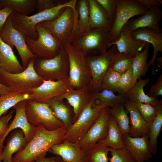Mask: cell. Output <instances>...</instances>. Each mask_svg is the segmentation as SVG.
<instances>
[{"label": "cell", "instance_id": "e0dca14e", "mask_svg": "<svg viewBox=\"0 0 162 162\" xmlns=\"http://www.w3.org/2000/svg\"><path fill=\"white\" fill-rule=\"evenodd\" d=\"M93 98L92 94L86 86L77 89L71 87L63 94L54 99H66L73 107L74 115L72 124L75 122L82 110Z\"/></svg>", "mask_w": 162, "mask_h": 162}, {"label": "cell", "instance_id": "d590c367", "mask_svg": "<svg viewBox=\"0 0 162 162\" xmlns=\"http://www.w3.org/2000/svg\"><path fill=\"white\" fill-rule=\"evenodd\" d=\"M110 112L115 118L122 135L129 134L130 127L128 112L124 109V104H118L110 108Z\"/></svg>", "mask_w": 162, "mask_h": 162}, {"label": "cell", "instance_id": "44dd1931", "mask_svg": "<svg viewBox=\"0 0 162 162\" xmlns=\"http://www.w3.org/2000/svg\"><path fill=\"white\" fill-rule=\"evenodd\" d=\"M146 43L141 40L134 39L125 24L121 30L119 38L112 43V46L116 45L119 52L129 58H134L144 47Z\"/></svg>", "mask_w": 162, "mask_h": 162}, {"label": "cell", "instance_id": "7bdbcfd3", "mask_svg": "<svg viewBox=\"0 0 162 162\" xmlns=\"http://www.w3.org/2000/svg\"><path fill=\"white\" fill-rule=\"evenodd\" d=\"M107 13L109 18L113 21L115 19L118 0H96Z\"/></svg>", "mask_w": 162, "mask_h": 162}, {"label": "cell", "instance_id": "ee69618b", "mask_svg": "<svg viewBox=\"0 0 162 162\" xmlns=\"http://www.w3.org/2000/svg\"><path fill=\"white\" fill-rule=\"evenodd\" d=\"M63 4V3H62ZM62 4L52 0H36V8L38 12L52 9Z\"/></svg>", "mask_w": 162, "mask_h": 162}, {"label": "cell", "instance_id": "681fc988", "mask_svg": "<svg viewBox=\"0 0 162 162\" xmlns=\"http://www.w3.org/2000/svg\"><path fill=\"white\" fill-rule=\"evenodd\" d=\"M34 162H63L61 158L59 156L55 155V156L50 157H46L39 158L35 160Z\"/></svg>", "mask_w": 162, "mask_h": 162}, {"label": "cell", "instance_id": "f5cc1de1", "mask_svg": "<svg viewBox=\"0 0 162 162\" xmlns=\"http://www.w3.org/2000/svg\"><path fill=\"white\" fill-rule=\"evenodd\" d=\"M2 9V7L0 4V10Z\"/></svg>", "mask_w": 162, "mask_h": 162}, {"label": "cell", "instance_id": "3957f363", "mask_svg": "<svg viewBox=\"0 0 162 162\" xmlns=\"http://www.w3.org/2000/svg\"><path fill=\"white\" fill-rule=\"evenodd\" d=\"M33 67L37 74L43 80L56 81L68 77L69 60L63 45L59 53L53 58L44 59L36 57Z\"/></svg>", "mask_w": 162, "mask_h": 162}, {"label": "cell", "instance_id": "7dc6e473", "mask_svg": "<svg viewBox=\"0 0 162 162\" xmlns=\"http://www.w3.org/2000/svg\"><path fill=\"white\" fill-rule=\"evenodd\" d=\"M14 11L8 7H5L0 10V31L8 16Z\"/></svg>", "mask_w": 162, "mask_h": 162}, {"label": "cell", "instance_id": "83f0119b", "mask_svg": "<svg viewBox=\"0 0 162 162\" xmlns=\"http://www.w3.org/2000/svg\"><path fill=\"white\" fill-rule=\"evenodd\" d=\"M137 80L134 86L126 93L128 100L134 104L141 103L157 106L159 101L157 97L149 96L145 94L143 90L144 86L149 83V79H142L140 76Z\"/></svg>", "mask_w": 162, "mask_h": 162}, {"label": "cell", "instance_id": "4fadbf2b", "mask_svg": "<svg viewBox=\"0 0 162 162\" xmlns=\"http://www.w3.org/2000/svg\"><path fill=\"white\" fill-rule=\"evenodd\" d=\"M76 10L67 7L59 16L55 20L44 21L38 24L47 28L59 43L63 45L68 42L72 32Z\"/></svg>", "mask_w": 162, "mask_h": 162}, {"label": "cell", "instance_id": "e575fe53", "mask_svg": "<svg viewBox=\"0 0 162 162\" xmlns=\"http://www.w3.org/2000/svg\"><path fill=\"white\" fill-rule=\"evenodd\" d=\"M2 8L8 7L24 15L29 14L36 8V0H0Z\"/></svg>", "mask_w": 162, "mask_h": 162}, {"label": "cell", "instance_id": "f546056e", "mask_svg": "<svg viewBox=\"0 0 162 162\" xmlns=\"http://www.w3.org/2000/svg\"><path fill=\"white\" fill-rule=\"evenodd\" d=\"M157 112L154 119L149 125V132L148 134V142L152 154H156L157 150V139L162 127V100H159L156 106Z\"/></svg>", "mask_w": 162, "mask_h": 162}, {"label": "cell", "instance_id": "74e56055", "mask_svg": "<svg viewBox=\"0 0 162 162\" xmlns=\"http://www.w3.org/2000/svg\"><path fill=\"white\" fill-rule=\"evenodd\" d=\"M121 75L110 68L104 76L102 84V90L106 89L112 92L118 91Z\"/></svg>", "mask_w": 162, "mask_h": 162}, {"label": "cell", "instance_id": "9c48e42d", "mask_svg": "<svg viewBox=\"0 0 162 162\" xmlns=\"http://www.w3.org/2000/svg\"><path fill=\"white\" fill-rule=\"evenodd\" d=\"M109 32L104 29H89L70 44L86 56L99 55L106 52L112 46L108 37Z\"/></svg>", "mask_w": 162, "mask_h": 162}, {"label": "cell", "instance_id": "f907efd6", "mask_svg": "<svg viewBox=\"0 0 162 162\" xmlns=\"http://www.w3.org/2000/svg\"><path fill=\"white\" fill-rule=\"evenodd\" d=\"M12 91L10 88L2 84L0 82V93L2 95Z\"/></svg>", "mask_w": 162, "mask_h": 162}, {"label": "cell", "instance_id": "cb8c5ba5", "mask_svg": "<svg viewBox=\"0 0 162 162\" xmlns=\"http://www.w3.org/2000/svg\"><path fill=\"white\" fill-rule=\"evenodd\" d=\"M27 143L21 129L14 130L8 138L6 144L0 153L1 162H10L12 160L13 154L24 149Z\"/></svg>", "mask_w": 162, "mask_h": 162}, {"label": "cell", "instance_id": "60d3db41", "mask_svg": "<svg viewBox=\"0 0 162 162\" xmlns=\"http://www.w3.org/2000/svg\"><path fill=\"white\" fill-rule=\"evenodd\" d=\"M134 104L144 119L149 125L151 124L154 119L157 113L156 106L149 104L141 103Z\"/></svg>", "mask_w": 162, "mask_h": 162}, {"label": "cell", "instance_id": "7c38bea8", "mask_svg": "<svg viewBox=\"0 0 162 162\" xmlns=\"http://www.w3.org/2000/svg\"><path fill=\"white\" fill-rule=\"evenodd\" d=\"M117 5L115 19L108 34L112 43L119 39L122 27L130 19L136 15H143L148 10L138 0H118Z\"/></svg>", "mask_w": 162, "mask_h": 162}, {"label": "cell", "instance_id": "ab89813d", "mask_svg": "<svg viewBox=\"0 0 162 162\" xmlns=\"http://www.w3.org/2000/svg\"><path fill=\"white\" fill-rule=\"evenodd\" d=\"M110 152L111 157L109 158L110 162H136L124 146L117 149L110 148Z\"/></svg>", "mask_w": 162, "mask_h": 162}, {"label": "cell", "instance_id": "484cf974", "mask_svg": "<svg viewBox=\"0 0 162 162\" xmlns=\"http://www.w3.org/2000/svg\"><path fill=\"white\" fill-rule=\"evenodd\" d=\"M124 106L130 115V136L136 137L148 134L149 124L142 117L134 104L127 100L124 103Z\"/></svg>", "mask_w": 162, "mask_h": 162}, {"label": "cell", "instance_id": "5b68a950", "mask_svg": "<svg viewBox=\"0 0 162 162\" xmlns=\"http://www.w3.org/2000/svg\"><path fill=\"white\" fill-rule=\"evenodd\" d=\"M63 45L68 56V78L70 86L77 89L88 86L91 80V75L86 61V54L68 42Z\"/></svg>", "mask_w": 162, "mask_h": 162}, {"label": "cell", "instance_id": "277c9868", "mask_svg": "<svg viewBox=\"0 0 162 162\" xmlns=\"http://www.w3.org/2000/svg\"><path fill=\"white\" fill-rule=\"evenodd\" d=\"M34 59L29 61L27 67L22 72L10 73L0 68V82L12 91L24 94H32L31 90L39 86L43 79L36 73L33 67Z\"/></svg>", "mask_w": 162, "mask_h": 162}, {"label": "cell", "instance_id": "c3c4849f", "mask_svg": "<svg viewBox=\"0 0 162 162\" xmlns=\"http://www.w3.org/2000/svg\"><path fill=\"white\" fill-rule=\"evenodd\" d=\"M146 9L159 8L162 5L158 0H138Z\"/></svg>", "mask_w": 162, "mask_h": 162}, {"label": "cell", "instance_id": "b9f144b4", "mask_svg": "<svg viewBox=\"0 0 162 162\" xmlns=\"http://www.w3.org/2000/svg\"><path fill=\"white\" fill-rule=\"evenodd\" d=\"M136 83L131 67L121 75L118 83V91L121 90L123 93H126Z\"/></svg>", "mask_w": 162, "mask_h": 162}, {"label": "cell", "instance_id": "f6af8a7d", "mask_svg": "<svg viewBox=\"0 0 162 162\" xmlns=\"http://www.w3.org/2000/svg\"><path fill=\"white\" fill-rule=\"evenodd\" d=\"M162 95V74L151 86L149 91V96L157 97Z\"/></svg>", "mask_w": 162, "mask_h": 162}, {"label": "cell", "instance_id": "9a60e30c", "mask_svg": "<svg viewBox=\"0 0 162 162\" xmlns=\"http://www.w3.org/2000/svg\"><path fill=\"white\" fill-rule=\"evenodd\" d=\"M110 109L108 106L104 108L99 116L79 142L81 149L86 152L107 136L108 120L110 114Z\"/></svg>", "mask_w": 162, "mask_h": 162}, {"label": "cell", "instance_id": "ffe728a7", "mask_svg": "<svg viewBox=\"0 0 162 162\" xmlns=\"http://www.w3.org/2000/svg\"><path fill=\"white\" fill-rule=\"evenodd\" d=\"M48 152L59 156L63 162H88L86 152L78 143L63 141L52 146Z\"/></svg>", "mask_w": 162, "mask_h": 162}, {"label": "cell", "instance_id": "603a6c76", "mask_svg": "<svg viewBox=\"0 0 162 162\" xmlns=\"http://www.w3.org/2000/svg\"><path fill=\"white\" fill-rule=\"evenodd\" d=\"M132 38L135 40H141L151 44L153 46L154 52L149 63V67L152 64L153 74L155 70L154 61L158 52L162 53V32H155L151 28L146 27L138 28L131 33Z\"/></svg>", "mask_w": 162, "mask_h": 162}, {"label": "cell", "instance_id": "6da1fadb", "mask_svg": "<svg viewBox=\"0 0 162 162\" xmlns=\"http://www.w3.org/2000/svg\"><path fill=\"white\" fill-rule=\"evenodd\" d=\"M68 127L64 125L56 130H49L43 125L38 126L32 138L24 149L15 154L12 158V162H34L38 158L46 157L52 146L63 142Z\"/></svg>", "mask_w": 162, "mask_h": 162}, {"label": "cell", "instance_id": "ac0fdd59", "mask_svg": "<svg viewBox=\"0 0 162 162\" xmlns=\"http://www.w3.org/2000/svg\"><path fill=\"white\" fill-rule=\"evenodd\" d=\"M122 137L124 146L136 162L149 161L152 157L148 134L140 137H132L128 134H126L122 135Z\"/></svg>", "mask_w": 162, "mask_h": 162}, {"label": "cell", "instance_id": "4dcf8cb0", "mask_svg": "<svg viewBox=\"0 0 162 162\" xmlns=\"http://www.w3.org/2000/svg\"><path fill=\"white\" fill-rule=\"evenodd\" d=\"M95 104L97 105L105 104L112 108L120 103H124L128 100L126 93L119 95L115 94L113 92L106 89L92 94Z\"/></svg>", "mask_w": 162, "mask_h": 162}, {"label": "cell", "instance_id": "1f68e13d", "mask_svg": "<svg viewBox=\"0 0 162 162\" xmlns=\"http://www.w3.org/2000/svg\"><path fill=\"white\" fill-rule=\"evenodd\" d=\"M149 46L150 44L146 43L143 51L138 53L134 58L131 67L136 83L140 76L146 75L149 67L147 59Z\"/></svg>", "mask_w": 162, "mask_h": 162}, {"label": "cell", "instance_id": "d4e9b609", "mask_svg": "<svg viewBox=\"0 0 162 162\" xmlns=\"http://www.w3.org/2000/svg\"><path fill=\"white\" fill-rule=\"evenodd\" d=\"M90 6L89 30L104 29L110 32L114 22L96 0H88Z\"/></svg>", "mask_w": 162, "mask_h": 162}, {"label": "cell", "instance_id": "836d02e7", "mask_svg": "<svg viewBox=\"0 0 162 162\" xmlns=\"http://www.w3.org/2000/svg\"><path fill=\"white\" fill-rule=\"evenodd\" d=\"M47 104L55 117L62 122L64 125L69 127L72 124L73 119L70 108L63 100L53 99Z\"/></svg>", "mask_w": 162, "mask_h": 162}, {"label": "cell", "instance_id": "d6a6232c", "mask_svg": "<svg viewBox=\"0 0 162 162\" xmlns=\"http://www.w3.org/2000/svg\"><path fill=\"white\" fill-rule=\"evenodd\" d=\"M32 94H24L11 91L0 96V117L10 108L21 101L32 100Z\"/></svg>", "mask_w": 162, "mask_h": 162}, {"label": "cell", "instance_id": "f35d334b", "mask_svg": "<svg viewBox=\"0 0 162 162\" xmlns=\"http://www.w3.org/2000/svg\"><path fill=\"white\" fill-rule=\"evenodd\" d=\"M134 58H129L119 52L115 57L110 68L122 74L131 66Z\"/></svg>", "mask_w": 162, "mask_h": 162}, {"label": "cell", "instance_id": "30bf717a", "mask_svg": "<svg viewBox=\"0 0 162 162\" xmlns=\"http://www.w3.org/2000/svg\"><path fill=\"white\" fill-rule=\"evenodd\" d=\"M25 110L28 121L34 126L37 127L43 125L46 129L53 130L64 125L62 122L55 117L47 104L26 100Z\"/></svg>", "mask_w": 162, "mask_h": 162}, {"label": "cell", "instance_id": "bcb514c9", "mask_svg": "<svg viewBox=\"0 0 162 162\" xmlns=\"http://www.w3.org/2000/svg\"><path fill=\"white\" fill-rule=\"evenodd\" d=\"M14 111L15 110L14 109L6 115L0 117V140L7 130L9 122L12 117Z\"/></svg>", "mask_w": 162, "mask_h": 162}, {"label": "cell", "instance_id": "816d5d0a", "mask_svg": "<svg viewBox=\"0 0 162 162\" xmlns=\"http://www.w3.org/2000/svg\"><path fill=\"white\" fill-rule=\"evenodd\" d=\"M156 59L158 63V66L160 68H162V58L161 57H157Z\"/></svg>", "mask_w": 162, "mask_h": 162}, {"label": "cell", "instance_id": "5bb4252c", "mask_svg": "<svg viewBox=\"0 0 162 162\" xmlns=\"http://www.w3.org/2000/svg\"><path fill=\"white\" fill-rule=\"evenodd\" d=\"M71 87L68 77L56 81L43 80L40 86L31 90L32 95L31 100L47 104L52 100L63 94Z\"/></svg>", "mask_w": 162, "mask_h": 162}, {"label": "cell", "instance_id": "8992f818", "mask_svg": "<svg viewBox=\"0 0 162 162\" xmlns=\"http://www.w3.org/2000/svg\"><path fill=\"white\" fill-rule=\"evenodd\" d=\"M107 106L105 104H96L93 98L82 110L75 122L68 127L63 137V141L78 143L104 108Z\"/></svg>", "mask_w": 162, "mask_h": 162}, {"label": "cell", "instance_id": "11a10c76", "mask_svg": "<svg viewBox=\"0 0 162 162\" xmlns=\"http://www.w3.org/2000/svg\"><path fill=\"white\" fill-rule=\"evenodd\" d=\"M10 162H13L12 161V160Z\"/></svg>", "mask_w": 162, "mask_h": 162}, {"label": "cell", "instance_id": "f1b7e54d", "mask_svg": "<svg viewBox=\"0 0 162 162\" xmlns=\"http://www.w3.org/2000/svg\"><path fill=\"white\" fill-rule=\"evenodd\" d=\"M108 127L107 136L98 142L114 149L119 148L124 146L122 139V134L116 120L111 114L108 120Z\"/></svg>", "mask_w": 162, "mask_h": 162}, {"label": "cell", "instance_id": "9f6ffc18", "mask_svg": "<svg viewBox=\"0 0 162 162\" xmlns=\"http://www.w3.org/2000/svg\"><path fill=\"white\" fill-rule=\"evenodd\" d=\"M0 162H1L0 160Z\"/></svg>", "mask_w": 162, "mask_h": 162}, {"label": "cell", "instance_id": "8d00e7d4", "mask_svg": "<svg viewBox=\"0 0 162 162\" xmlns=\"http://www.w3.org/2000/svg\"><path fill=\"white\" fill-rule=\"evenodd\" d=\"M110 151V147L98 142L85 152L88 162H108V154Z\"/></svg>", "mask_w": 162, "mask_h": 162}, {"label": "cell", "instance_id": "7402d4cb", "mask_svg": "<svg viewBox=\"0 0 162 162\" xmlns=\"http://www.w3.org/2000/svg\"><path fill=\"white\" fill-rule=\"evenodd\" d=\"M74 28L68 43L71 44L89 30L90 6L88 0H80L75 12Z\"/></svg>", "mask_w": 162, "mask_h": 162}, {"label": "cell", "instance_id": "d6986e66", "mask_svg": "<svg viewBox=\"0 0 162 162\" xmlns=\"http://www.w3.org/2000/svg\"><path fill=\"white\" fill-rule=\"evenodd\" d=\"M162 18V12L159 8H151L142 16L129 20L126 23L131 33L139 28L147 27L155 32L162 31L160 22Z\"/></svg>", "mask_w": 162, "mask_h": 162}, {"label": "cell", "instance_id": "db71d44e", "mask_svg": "<svg viewBox=\"0 0 162 162\" xmlns=\"http://www.w3.org/2000/svg\"><path fill=\"white\" fill-rule=\"evenodd\" d=\"M1 95H2V94H1L0 93V96H1Z\"/></svg>", "mask_w": 162, "mask_h": 162}, {"label": "cell", "instance_id": "2e32d148", "mask_svg": "<svg viewBox=\"0 0 162 162\" xmlns=\"http://www.w3.org/2000/svg\"><path fill=\"white\" fill-rule=\"evenodd\" d=\"M26 100L19 102L13 107L16 111L13 120L9 124L4 134L0 140V153L4 146L3 142L8 134L13 130L19 128L23 131L27 142H29L34 136L37 127L31 124L26 117L25 110Z\"/></svg>", "mask_w": 162, "mask_h": 162}, {"label": "cell", "instance_id": "ba28073f", "mask_svg": "<svg viewBox=\"0 0 162 162\" xmlns=\"http://www.w3.org/2000/svg\"><path fill=\"white\" fill-rule=\"evenodd\" d=\"M38 37L36 40L26 37V41L30 51L37 57L44 59L53 58L60 52L62 45L47 28L39 24L35 26Z\"/></svg>", "mask_w": 162, "mask_h": 162}, {"label": "cell", "instance_id": "7a4b0ae2", "mask_svg": "<svg viewBox=\"0 0 162 162\" xmlns=\"http://www.w3.org/2000/svg\"><path fill=\"white\" fill-rule=\"evenodd\" d=\"M77 2L76 0H71L30 16L21 15L14 11L12 17L13 26L26 37L36 40L38 38V34L35 29L36 25L43 22L55 20L62 13L63 9L67 7H70L76 10Z\"/></svg>", "mask_w": 162, "mask_h": 162}, {"label": "cell", "instance_id": "8fae6325", "mask_svg": "<svg viewBox=\"0 0 162 162\" xmlns=\"http://www.w3.org/2000/svg\"><path fill=\"white\" fill-rule=\"evenodd\" d=\"M13 13L8 16L1 29L0 38L12 49L14 46L16 48L25 69L27 67L30 60L35 59L36 56L28 48L25 35L13 26L12 22Z\"/></svg>", "mask_w": 162, "mask_h": 162}, {"label": "cell", "instance_id": "52a82bcc", "mask_svg": "<svg viewBox=\"0 0 162 162\" xmlns=\"http://www.w3.org/2000/svg\"><path fill=\"white\" fill-rule=\"evenodd\" d=\"M119 52L116 45H113L104 53L97 56H86V61L91 75V80L87 86L92 93H95L102 90L104 76Z\"/></svg>", "mask_w": 162, "mask_h": 162}, {"label": "cell", "instance_id": "4316f807", "mask_svg": "<svg viewBox=\"0 0 162 162\" xmlns=\"http://www.w3.org/2000/svg\"><path fill=\"white\" fill-rule=\"evenodd\" d=\"M0 68L12 74L23 71L24 69L20 64L12 49L0 38Z\"/></svg>", "mask_w": 162, "mask_h": 162}]
</instances>
